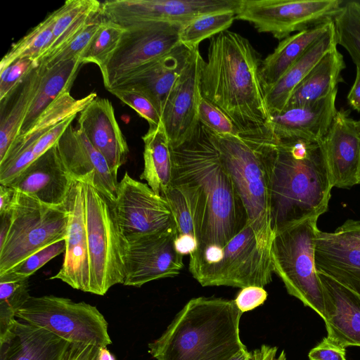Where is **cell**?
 Segmentation results:
<instances>
[{"instance_id":"obj_1","label":"cell","mask_w":360,"mask_h":360,"mask_svg":"<svg viewBox=\"0 0 360 360\" xmlns=\"http://www.w3.org/2000/svg\"><path fill=\"white\" fill-rule=\"evenodd\" d=\"M257 51L244 37L226 30L210 38L200 74L202 97L220 109L238 134H271V115Z\"/></svg>"},{"instance_id":"obj_2","label":"cell","mask_w":360,"mask_h":360,"mask_svg":"<svg viewBox=\"0 0 360 360\" xmlns=\"http://www.w3.org/2000/svg\"><path fill=\"white\" fill-rule=\"evenodd\" d=\"M171 150L172 183L197 186L206 203L205 224L195 252L224 246L243 228L248 217L212 132L199 122L191 136Z\"/></svg>"},{"instance_id":"obj_3","label":"cell","mask_w":360,"mask_h":360,"mask_svg":"<svg viewBox=\"0 0 360 360\" xmlns=\"http://www.w3.org/2000/svg\"><path fill=\"white\" fill-rule=\"evenodd\" d=\"M242 314L233 300L193 298L148 344V352L156 360H231L247 349L240 337Z\"/></svg>"},{"instance_id":"obj_4","label":"cell","mask_w":360,"mask_h":360,"mask_svg":"<svg viewBox=\"0 0 360 360\" xmlns=\"http://www.w3.org/2000/svg\"><path fill=\"white\" fill-rule=\"evenodd\" d=\"M276 141L271 191L274 231L325 213L333 188L319 143Z\"/></svg>"},{"instance_id":"obj_5","label":"cell","mask_w":360,"mask_h":360,"mask_svg":"<svg viewBox=\"0 0 360 360\" xmlns=\"http://www.w3.org/2000/svg\"><path fill=\"white\" fill-rule=\"evenodd\" d=\"M274 231L247 221L222 247L191 253L189 271L202 285L264 288L272 281L271 244Z\"/></svg>"},{"instance_id":"obj_6","label":"cell","mask_w":360,"mask_h":360,"mask_svg":"<svg viewBox=\"0 0 360 360\" xmlns=\"http://www.w3.org/2000/svg\"><path fill=\"white\" fill-rule=\"evenodd\" d=\"M212 134L221 161L242 200L248 220L274 231L271 191L277 141L273 134Z\"/></svg>"},{"instance_id":"obj_7","label":"cell","mask_w":360,"mask_h":360,"mask_svg":"<svg viewBox=\"0 0 360 360\" xmlns=\"http://www.w3.org/2000/svg\"><path fill=\"white\" fill-rule=\"evenodd\" d=\"M319 217L288 224L274 231L271 244L274 273L289 295L325 319L321 283L314 259Z\"/></svg>"},{"instance_id":"obj_8","label":"cell","mask_w":360,"mask_h":360,"mask_svg":"<svg viewBox=\"0 0 360 360\" xmlns=\"http://www.w3.org/2000/svg\"><path fill=\"white\" fill-rule=\"evenodd\" d=\"M86 230L91 268V292L104 295L124 280L125 236L118 226L112 204L94 185V175L82 179Z\"/></svg>"},{"instance_id":"obj_9","label":"cell","mask_w":360,"mask_h":360,"mask_svg":"<svg viewBox=\"0 0 360 360\" xmlns=\"http://www.w3.org/2000/svg\"><path fill=\"white\" fill-rule=\"evenodd\" d=\"M10 226L0 243V276L33 253L67 236L69 212L17 191Z\"/></svg>"},{"instance_id":"obj_10","label":"cell","mask_w":360,"mask_h":360,"mask_svg":"<svg viewBox=\"0 0 360 360\" xmlns=\"http://www.w3.org/2000/svg\"><path fill=\"white\" fill-rule=\"evenodd\" d=\"M16 319L43 328L70 343L107 347L108 324L96 307L55 295L30 296Z\"/></svg>"},{"instance_id":"obj_11","label":"cell","mask_w":360,"mask_h":360,"mask_svg":"<svg viewBox=\"0 0 360 360\" xmlns=\"http://www.w3.org/2000/svg\"><path fill=\"white\" fill-rule=\"evenodd\" d=\"M342 4L340 0H240L236 19L283 40L294 32L333 22Z\"/></svg>"},{"instance_id":"obj_12","label":"cell","mask_w":360,"mask_h":360,"mask_svg":"<svg viewBox=\"0 0 360 360\" xmlns=\"http://www.w3.org/2000/svg\"><path fill=\"white\" fill-rule=\"evenodd\" d=\"M240 0H110L101 2L102 18L124 28L167 23L182 27L196 18L224 10H237Z\"/></svg>"},{"instance_id":"obj_13","label":"cell","mask_w":360,"mask_h":360,"mask_svg":"<svg viewBox=\"0 0 360 360\" xmlns=\"http://www.w3.org/2000/svg\"><path fill=\"white\" fill-rule=\"evenodd\" d=\"M118 46L99 69L105 89L140 67L170 52L180 43L181 27L149 23L124 28Z\"/></svg>"},{"instance_id":"obj_14","label":"cell","mask_w":360,"mask_h":360,"mask_svg":"<svg viewBox=\"0 0 360 360\" xmlns=\"http://www.w3.org/2000/svg\"><path fill=\"white\" fill-rule=\"evenodd\" d=\"M112 207L124 236L157 232L176 234V222L165 198L155 193L147 184L131 178L127 172L118 184Z\"/></svg>"},{"instance_id":"obj_15","label":"cell","mask_w":360,"mask_h":360,"mask_svg":"<svg viewBox=\"0 0 360 360\" xmlns=\"http://www.w3.org/2000/svg\"><path fill=\"white\" fill-rule=\"evenodd\" d=\"M176 235L157 232L125 236L123 285L139 288L179 275L184 264V256L175 248Z\"/></svg>"},{"instance_id":"obj_16","label":"cell","mask_w":360,"mask_h":360,"mask_svg":"<svg viewBox=\"0 0 360 360\" xmlns=\"http://www.w3.org/2000/svg\"><path fill=\"white\" fill-rule=\"evenodd\" d=\"M319 143L333 187L349 188L358 184L360 120L352 119L349 110H337Z\"/></svg>"},{"instance_id":"obj_17","label":"cell","mask_w":360,"mask_h":360,"mask_svg":"<svg viewBox=\"0 0 360 360\" xmlns=\"http://www.w3.org/2000/svg\"><path fill=\"white\" fill-rule=\"evenodd\" d=\"M202 60L199 49H195L165 105L161 120L171 147L190 137L199 122L200 74Z\"/></svg>"},{"instance_id":"obj_18","label":"cell","mask_w":360,"mask_h":360,"mask_svg":"<svg viewBox=\"0 0 360 360\" xmlns=\"http://www.w3.org/2000/svg\"><path fill=\"white\" fill-rule=\"evenodd\" d=\"M69 212L63 263L50 279H58L74 289L91 292V268L86 230L83 184L74 180L67 201Z\"/></svg>"},{"instance_id":"obj_19","label":"cell","mask_w":360,"mask_h":360,"mask_svg":"<svg viewBox=\"0 0 360 360\" xmlns=\"http://www.w3.org/2000/svg\"><path fill=\"white\" fill-rule=\"evenodd\" d=\"M55 146L64 167L74 180L93 174L96 188L111 204L115 201L117 174L111 170L103 155L80 129L73 128L71 124Z\"/></svg>"},{"instance_id":"obj_20","label":"cell","mask_w":360,"mask_h":360,"mask_svg":"<svg viewBox=\"0 0 360 360\" xmlns=\"http://www.w3.org/2000/svg\"><path fill=\"white\" fill-rule=\"evenodd\" d=\"M194 50L179 44L167 54L140 67L110 88L133 89L143 94L161 116L167 99Z\"/></svg>"},{"instance_id":"obj_21","label":"cell","mask_w":360,"mask_h":360,"mask_svg":"<svg viewBox=\"0 0 360 360\" xmlns=\"http://www.w3.org/2000/svg\"><path fill=\"white\" fill-rule=\"evenodd\" d=\"M338 88L316 102L286 107L271 114L270 127L278 141L319 143L328 131L337 112Z\"/></svg>"},{"instance_id":"obj_22","label":"cell","mask_w":360,"mask_h":360,"mask_svg":"<svg viewBox=\"0 0 360 360\" xmlns=\"http://www.w3.org/2000/svg\"><path fill=\"white\" fill-rule=\"evenodd\" d=\"M73 181L53 146L35 159L8 186L46 205L62 207L66 205Z\"/></svg>"},{"instance_id":"obj_23","label":"cell","mask_w":360,"mask_h":360,"mask_svg":"<svg viewBox=\"0 0 360 360\" xmlns=\"http://www.w3.org/2000/svg\"><path fill=\"white\" fill-rule=\"evenodd\" d=\"M77 122L78 128L117 174L118 169L127 160L129 148L111 102L96 97L79 112Z\"/></svg>"},{"instance_id":"obj_24","label":"cell","mask_w":360,"mask_h":360,"mask_svg":"<svg viewBox=\"0 0 360 360\" xmlns=\"http://www.w3.org/2000/svg\"><path fill=\"white\" fill-rule=\"evenodd\" d=\"M327 338L346 348L360 347V294L319 273Z\"/></svg>"},{"instance_id":"obj_25","label":"cell","mask_w":360,"mask_h":360,"mask_svg":"<svg viewBox=\"0 0 360 360\" xmlns=\"http://www.w3.org/2000/svg\"><path fill=\"white\" fill-rule=\"evenodd\" d=\"M70 345L46 329L16 319L0 338V360H63Z\"/></svg>"},{"instance_id":"obj_26","label":"cell","mask_w":360,"mask_h":360,"mask_svg":"<svg viewBox=\"0 0 360 360\" xmlns=\"http://www.w3.org/2000/svg\"><path fill=\"white\" fill-rule=\"evenodd\" d=\"M316 269L360 294V250L340 240L333 233L319 231L314 250Z\"/></svg>"},{"instance_id":"obj_27","label":"cell","mask_w":360,"mask_h":360,"mask_svg":"<svg viewBox=\"0 0 360 360\" xmlns=\"http://www.w3.org/2000/svg\"><path fill=\"white\" fill-rule=\"evenodd\" d=\"M44 70L40 65L32 70L0 101V160L18 136Z\"/></svg>"},{"instance_id":"obj_28","label":"cell","mask_w":360,"mask_h":360,"mask_svg":"<svg viewBox=\"0 0 360 360\" xmlns=\"http://www.w3.org/2000/svg\"><path fill=\"white\" fill-rule=\"evenodd\" d=\"M337 45L333 22L328 30L308 49L281 79L265 91V100L270 115L284 109L296 86L316 63Z\"/></svg>"},{"instance_id":"obj_29","label":"cell","mask_w":360,"mask_h":360,"mask_svg":"<svg viewBox=\"0 0 360 360\" xmlns=\"http://www.w3.org/2000/svg\"><path fill=\"white\" fill-rule=\"evenodd\" d=\"M162 197L172 212L176 225V237L189 238L199 245L205 224L207 207L198 187L173 182Z\"/></svg>"},{"instance_id":"obj_30","label":"cell","mask_w":360,"mask_h":360,"mask_svg":"<svg viewBox=\"0 0 360 360\" xmlns=\"http://www.w3.org/2000/svg\"><path fill=\"white\" fill-rule=\"evenodd\" d=\"M345 68L343 56L336 46L328 51L296 86L285 108L303 105L326 98L342 82L341 72Z\"/></svg>"},{"instance_id":"obj_31","label":"cell","mask_w":360,"mask_h":360,"mask_svg":"<svg viewBox=\"0 0 360 360\" xmlns=\"http://www.w3.org/2000/svg\"><path fill=\"white\" fill-rule=\"evenodd\" d=\"M333 23L330 22L299 32L280 41L274 51L261 63L260 75L264 92L281 79Z\"/></svg>"},{"instance_id":"obj_32","label":"cell","mask_w":360,"mask_h":360,"mask_svg":"<svg viewBox=\"0 0 360 360\" xmlns=\"http://www.w3.org/2000/svg\"><path fill=\"white\" fill-rule=\"evenodd\" d=\"M142 139L144 166L140 179L162 196L172 186L174 176L171 146L162 123L149 127Z\"/></svg>"},{"instance_id":"obj_33","label":"cell","mask_w":360,"mask_h":360,"mask_svg":"<svg viewBox=\"0 0 360 360\" xmlns=\"http://www.w3.org/2000/svg\"><path fill=\"white\" fill-rule=\"evenodd\" d=\"M81 65L82 63L79 57L45 68L39 88L17 137L27 132L39 116L61 94L70 91Z\"/></svg>"},{"instance_id":"obj_34","label":"cell","mask_w":360,"mask_h":360,"mask_svg":"<svg viewBox=\"0 0 360 360\" xmlns=\"http://www.w3.org/2000/svg\"><path fill=\"white\" fill-rule=\"evenodd\" d=\"M101 4V2L96 0H68L56 9L52 40L38 59V64L56 54L97 17Z\"/></svg>"},{"instance_id":"obj_35","label":"cell","mask_w":360,"mask_h":360,"mask_svg":"<svg viewBox=\"0 0 360 360\" xmlns=\"http://www.w3.org/2000/svg\"><path fill=\"white\" fill-rule=\"evenodd\" d=\"M96 97V92L79 99L73 98L70 91L63 93L39 116L27 132L16 138L5 156L34 148L46 132L63 120L79 114Z\"/></svg>"},{"instance_id":"obj_36","label":"cell","mask_w":360,"mask_h":360,"mask_svg":"<svg viewBox=\"0 0 360 360\" xmlns=\"http://www.w3.org/2000/svg\"><path fill=\"white\" fill-rule=\"evenodd\" d=\"M55 18L54 11L26 35L13 44L3 57L0 63V70L20 58H32L37 62L52 40Z\"/></svg>"},{"instance_id":"obj_37","label":"cell","mask_w":360,"mask_h":360,"mask_svg":"<svg viewBox=\"0 0 360 360\" xmlns=\"http://www.w3.org/2000/svg\"><path fill=\"white\" fill-rule=\"evenodd\" d=\"M236 14V10H224L196 18L180 29V43L191 49H198L203 40L228 30Z\"/></svg>"},{"instance_id":"obj_38","label":"cell","mask_w":360,"mask_h":360,"mask_svg":"<svg viewBox=\"0 0 360 360\" xmlns=\"http://www.w3.org/2000/svg\"><path fill=\"white\" fill-rule=\"evenodd\" d=\"M30 297L29 278L0 276V338L8 333Z\"/></svg>"},{"instance_id":"obj_39","label":"cell","mask_w":360,"mask_h":360,"mask_svg":"<svg viewBox=\"0 0 360 360\" xmlns=\"http://www.w3.org/2000/svg\"><path fill=\"white\" fill-rule=\"evenodd\" d=\"M337 44L344 47L356 65H360V4L342 6L333 20Z\"/></svg>"},{"instance_id":"obj_40","label":"cell","mask_w":360,"mask_h":360,"mask_svg":"<svg viewBox=\"0 0 360 360\" xmlns=\"http://www.w3.org/2000/svg\"><path fill=\"white\" fill-rule=\"evenodd\" d=\"M124 31L120 25L102 18L99 28L79 56L81 63L102 67L118 46Z\"/></svg>"},{"instance_id":"obj_41","label":"cell","mask_w":360,"mask_h":360,"mask_svg":"<svg viewBox=\"0 0 360 360\" xmlns=\"http://www.w3.org/2000/svg\"><path fill=\"white\" fill-rule=\"evenodd\" d=\"M65 240L57 241L33 253L0 276L29 278L30 276L53 258L65 252Z\"/></svg>"},{"instance_id":"obj_42","label":"cell","mask_w":360,"mask_h":360,"mask_svg":"<svg viewBox=\"0 0 360 360\" xmlns=\"http://www.w3.org/2000/svg\"><path fill=\"white\" fill-rule=\"evenodd\" d=\"M97 17L88 23L66 46L39 65L49 68L59 63L79 58L101 24V19Z\"/></svg>"},{"instance_id":"obj_43","label":"cell","mask_w":360,"mask_h":360,"mask_svg":"<svg viewBox=\"0 0 360 360\" xmlns=\"http://www.w3.org/2000/svg\"><path fill=\"white\" fill-rule=\"evenodd\" d=\"M107 90L145 119L149 127L158 126L162 122L158 110L143 94L133 89L110 88Z\"/></svg>"},{"instance_id":"obj_44","label":"cell","mask_w":360,"mask_h":360,"mask_svg":"<svg viewBox=\"0 0 360 360\" xmlns=\"http://www.w3.org/2000/svg\"><path fill=\"white\" fill-rule=\"evenodd\" d=\"M198 120L202 125L217 134H238L231 120L220 109L202 96L198 106Z\"/></svg>"},{"instance_id":"obj_45","label":"cell","mask_w":360,"mask_h":360,"mask_svg":"<svg viewBox=\"0 0 360 360\" xmlns=\"http://www.w3.org/2000/svg\"><path fill=\"white\" fill-rule=\"evenodd\" d=\"M38 66L39 64L35 60L25 58L18 59L0 70V101Z\"/></svg>"},{"instance_id":"obj_46","label":"cell","mask_w":360,"mask_h":360,"mask_svg":"<svg viewBox=\"0 0 360 360\" xmlns=\"http://www.w3.org/2000/svg\"><path fill=\"white\" fill-rule=\"evenodd\" d=\"M267 297L268 293L264 288L248 286L241 288L233 300L238 309L243 314L263 304Z\"/></svg>"},{"instance_id":"obj_47","label":"cell","mask_w":360,"mask_h":360,"mask_svg":"<svg viewBox=\"0 0 360 360\" xmlns=\"http://www.w3.org/2000/svg\"><path fill=\"white\" fill-rule=\"evenodd\" d=\"M76 116L63 120L39 138L33 148V152L37 158L55 146Z\"/></svg>"},{"instance_id":"obj_48","label":"cell","mask_w":360,"mask_h":360,"mask_svg":"<svg viewBox=\"0 0 360 360\" xmlns=\"http://www.w3.org/2000/svg\"><path fill=\"white\" fill-rule=\"evenodd\" d=\"M309 360H346L345 348L327 337L309 352Z\"/></svg>"},{"instance_id":"obj_49","label":"cell","mask_w":360,"mask_h":360,"mask_svg":"<svg viewBox=\"0 0 360 360\" xmlns=\"http://www.w3.org/2000/svg\"><path fill=\"white\" fill-rule=\"evenodd\" d=\"M333 233L345 243L360 250V221L347 220Z\"/></svg>"},{"instance_id":"obj_50","label":"cell","mask_w":360,"mask_h":360,"mask_svg":"<svg viewBox=\"0 0 360 360\" xmlns=\"http://www.w3.org/2000/svg\"><path fill=\"white\" fill-rule=\"evenodd\" d=\"M99 349L92 345L70 343L63 360H97Z\"/></svg>"},{"instance_id":"obj_51","label":"cell","mask_w":360,"mask_h":360,"mask_svg":"<svg viewBox=\"0 0 360 360\" xmlns=\"http://www.w3.org/2000/svg\"><path fill=\"white\" fill-rule=\"evenodd\" d=\"M16 193L17 191L13 187L0 184V217L9 214Z\"/></svg>"},{"instance_id":"obj_52","label":"cell","mask_w":360,"mask_h":360,"mask_svg":"<svg viewBox=\"0 0 360 360\" xmlns=\"http://www.w3.org/2000/svg\"><path fill=\"white\" fill-rule=\"evenodd\" d=\"M277 351L276 347L262 345L251 352V360H287L283 350L276 356Z\"/></svg>"},{"instance_id":"obj_53","label":"cell","mask_w":360,"mask_h":360,"mask_svg":"<svg viewBox=\"0 0 360 360\" xmlns=\"http://www.w3.org/2000/svg\"><path fill=\"white\" fill-rule=\"evenodd\" d=\"M356 78L347 95V101L354 110L360 112V65H356Z\"/></svg>"},{"instance_id":"obj_54","label":"cell","mask_w":360,"mask_h":360,"mask_svg":"<svg viewBox=\"0 0 360 360\" xmlns=\"http://www.w3.org/2000/svg\"><path fill=\"white\" fill-rule=\"evenodd\" d=\"M97 360H117L115 356L107 349L100 348Z\"/></svg>"},{"instance_id":"obj_55","label":"cell","mask_w":360,"mask_h":360,"mask_svg":"<svg viewBox=\"0 0 360 360\" xmlns=\"http://www.w3.org/2000/svg\"><path fill=\"white\" fill-rule=\"evenodd\" d=\"M231 360H251V352L248 349L240 352Z\"/></svg>"},{"instance_id":"obj_56","label":"cell","mask_w":360,"mask_h":360,"mask_svg":"<svg viewBox=\"0 0 360 360\" xmlns=\"http://www.w3.org/2000/svg\"><path fill=\"white\" fill-rule=\"evenodd\" d=\"M357 182H358V184H360V160H359V167H358V170H357Z\"/></svg>"}]
</instances>
